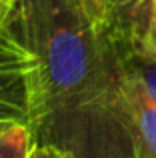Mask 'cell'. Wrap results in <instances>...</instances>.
Segmentation results:
<instances>
[{
    "label": "cell",
    "instance_id": "ba28073f",
    "mask_svg": "<svg viewBox=\"0 0 156 158\" xmlns=\"http://www.w3.org/2000/svg\"><path fill=\"white\" fill-rule=\"evenodd\" d=\"M82 2H84L88 12L96 18V22L102 28V22H104V0H82Z\"/></svg>",
    "mask_w": 156,
    "mask_h": 158
},
{
    "label": "cell",
    "instance_id": "52a82bcc",
    "mask_svg": "<svg viewBox=\"0 0 156 158\" xmlns=\"http://www.w3.org/2000/svg\"><path fill=\"white\" fill-rule=\"evenodd\" d=\"M140 46H144L146 50H150L156 54V0H152V8H150V16H148V24H146V32L142 36Z\"/></svg>",
    "mask_w": 156,
    "mask_h": 158
},
{
    "label": "cell",
    "instance_id": "5b68a950",
    "mask_svg": "<svg viewBox=\"0 0 156 158\" xmlns=\"http://www.w3.org/2000/svg\"><path fill=\"white\" fill-rule=\"evenodd\" d=\"M112 40H114V46H116L122 68L156 102V54L146 50L140 44L128 42V40L116 38V36H112Z\"/></svg>",
    "mask_w": 156,
    "mask_h": 158
},
{
    "label": "cell",
    "instance_id": "8992f818",
    "mask_svg": "<svg viewBox=\"0 0 156 158\" xmlns=\"http://www.w3.org/2000/svg\"><path fill=\"white\" fill-rule=\"evenodd\" d=\"M36 138L30 124H14L0 132V158H32Z\"/></svg>",
    "mask_w": 156,
    "mask_h": 158
},
{
    "label": "cell",
    "instance_id": "7a4b0ae2",
    "mask_svg": "<svg viewBox=\"0 0 156 158\" xmlns=\"http://www.w3.org/2000/svg\"><path fill=\"white\" fill-rule=\"evenodd\" d=\"M34 62L10 30H0V132L14 124L32 126Z\"/></svg>",
    "mask_w": 156,
    "mask_h": 158
},
{
    "label": "cell",
    "instance_id": "30bf717a",
    "mask_svg": "<svg viewBox=\"0 0 156 158\" xmlns=\"http://www.w3.org/2000/svg\"><path fill=\"white\" fill-rule=\"evenodd\" d=\"M10 8H12V4H8V2H4V0H0V30L4 28V24H6L8 16H10Z\"/></svg>",
    "mask_w": 156,
    "mask_h": 158
},
{
    "label": "cell",
    "instance_id": "277c9868",
    "mask_svg": "<svg viewBox=\"0 0 156 158\" xmlns=\"http://www.w3.org/2000/svg\"><path fill=\"white\" fill-rule=\"evenodd\" d=\"M152 0H104L102 30L138 44L146 32Z\"/></svg>",
    "mask_w": 156,
    "mask_h": 158
},
{
    "label": "cell",
    "instance_id": "8fae6325",
    "mask_svg": "<svg viewBox=\"0 0 156 158\" xmlns=\"http://www.w3.org/2000/svg\"><path fill=\"white\" fill-rule=\"evenodd\" d=\"M4 2H8V4H14V2H16V0H4Z\"/></svg>",
    "mask_w": 156,
    "mask_h": 158
},
{
    "label": "cell",
    "instance_id": "6da1fadb",
    "mask_svg": "<svg viewBox=\"0 0 156 158\" xmlns=\"http://www.w3.org/2000/svg\"><path fill=\"white\" fill-rule=\"evenodd\" d=\"M6 28L34 62L36 146L64 158H134L114 42L82 0H16Z\"/></svg>",
    "mask_w": 156,
    "mask_h": 158
},
{
    "label": "cell",
    "instance_id": "3957f363",
    "mask_svg": "<svg viewBox=\"0 0 156 158\" xmlns=\"http://www.w3.org/2000/svg\"><path fill=\"white\" fill-rule=\"evenodd\" d=\"M118 70H120V86L126 104V114H128L134 158H156V102L122 68L120 58H118Z\"/></svg>",
    "mask_w": 156,
    "mask_h": 158
},
{
    "label": "cell",
    "instance_id": "9c48e42d",
    "mask_svg": "<svg viewBox=\"0 0 156 158\" xmlns=\"http://www.w3.org/2000/svg\"><path fill=\"white\" fill-rule=\"evenodd\" d=\"M32 158H64L60 152H56L54 148L48 146H36L34 152H32Z\"/></svg>",
    "mask_w": 156,
    "mask_h": 158
}]
</instances>
